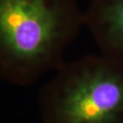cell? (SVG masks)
Returning a JSON list of instances; mask_svg holds the SVG:
<instances>
[{
  "instance_id": "1",
  "label": "cell",
  "mask_w": 123,
  "mask_h": 123,
  "mask_svg": "<svg viewBox=\"0 0 123 123\" xmlns=\"http://www.w3.org/2000/svg\"><path fill=\"white\" fill-rule=\"evenodd\" d=\"M77 0H0V77L28 87L65 63L81 28Z\"/></svg>"
},
{
  "instance_id": "2",
  "label": "cell",
  "mask_w": 123,
  "mask_h": 123,
  "mask_svg": "<svg viewBox=\"0 0 123 123\" xmlns=\"http://www.w3.org/2000/svg\"><path fill=\"white\" fill-rule=\"evenodd\" d=\"M37 105L42 123H123V63L102 54L65 62Z\"/></svg>"
},
{
  "instance_id": "3",
  "label": "cell",
  "mask_w": 123,
  "mask_h": 123,
  "mask_svg": "<svg viewBox=\"0 0 123 123\" xmlns=\"http://www.w3.org/2000/svg\"><path fill=\"white\" fill-rule=\"evenodd\" d=\"M84 17L100 54L123 63V0H90Z\"/></svg>"
}]
</instances>
